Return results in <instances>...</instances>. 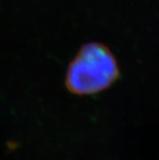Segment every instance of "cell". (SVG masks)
I'll return each instance as SVG.
<instances>
[{
	"instance_id": "6da1fadb",
	"label": "cell",
	"mask_w": 159,
	"mask_h": 160,
	"mask_svg": "<svg viewBox=\"0 0 159 160\" xmlns=\"http://www.w3.org/2000/svg\"><path fill=\"white\" fill-rule=\"evenodd\" d=\"M119 76L120 68L111 50L101 42H88L69 63L65 85L75 95H92L107 89Z\"/></svg>"
}]
</instances>
